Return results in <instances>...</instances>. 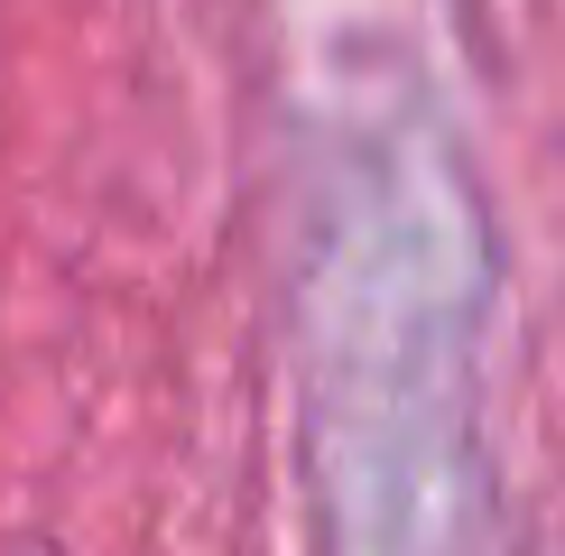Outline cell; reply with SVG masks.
<instances>
[{"label":"cell","instance_id":"6da1fadb","mask_svg":"<svg viewBox=\"0 0 565 556\" xmlns=\"http://www.w3.org/2000/svg\"><path fill=\"white\" fill-rule=\"evenodd\" d=\"M19 556H38V547H19Z\"/></svg>","mask_w":565,"mask_h":556}]
</instances>
